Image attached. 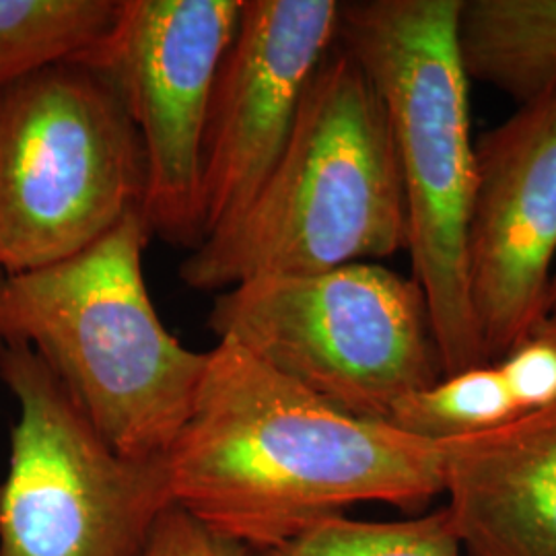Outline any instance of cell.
<instances>
[{"label": "cell", "mask_w": 556, "mask_h": 556, "mask_svg": "<svg viewBox=\"0 0 556 556\" xmlns=\"http://www.w3.org/2000/svg\"><path fill=\"white\" fill-rule=\"evenodd\" d=\"M260 556H464L450 509L400 521L338 516Z\"/></svg>", "instance_id": "obj_15"}, {"label": "cell", "mask_w": 556, "mask_h": 556, "mask_svg": "<svg viewBox=\"0 0 556 556\" xmlns=\"http://www.w3.org/2000/svg\"><path fill=\"white\" fill-rule=\"evenodd\" d=\"M243 0H119L118 20L80 64L110 83L139 132L151 236L202 243V140Z\"/></svg>", "instance_id": "obj_8"}, {"label": "cell", "mask_w": 556, "mask_h": 556, "mask_svg": "<svg viewBox=\"0 0 556 556\" xmlns=\"http://www.w3.org/2000/svg\"><path fill=\"white\" fill-rule=\"evenodd\" d=\"M206 324L219 340L367 420L390 422L404 397L443 378L420 287L371 262L245 280L220 291Z\"/></svg>", "instance_id": "obj_5"}, {"label": "cell", "mask_w": 556, "mask_h": 556, "mask_svg": "<svg viewBox=\"0 0 556 556\" xmlns=\"http://www.w3.org/2000/svg\"><path fill=\"white\" fill-rule=\"evenodd\" d=\"M0 379L20 408L0 482V556L142 555L174 503L167 457L114 452L27 344L0 342Z\"/></svg>", "instance_id": "obj_7"}, {"label": "cell", "mask_w": 556, "mask_h": 556, "mask_svg": "<svg viewBox=\"0 0 556 556\" xmlns=\"http://www.w3.org/2000/svg\"><path fill=\"white\" fill-rule=\"evenodd\" d=\"M462 0L340 2L337 41L386 105L404 186L413 278L443 376L484 365L468 295L466 238L477 181Z\"/></svg>", "instance_id": "obj_4"}, {"label": "cell", "mask_w": 556, "mask_h": 556, "mask_svg": "<svg viewBox=\"0 0 556 556\" xmlns=\"http://www.w3.org/2000/svg\"><path fill=\"white\" fill-rule=\"evenodd\" d=\"M149 238L142 213H130L79 254L0 289V342L36 351L130 459L167 457L208 365L161 321L142 270Z\"/></svg>", "instance_id": "obj_3"}, {"label": "cell", "mask_w": 556, "mask_h": 556, "mask_svg": "<svg viewBox=\"0 0 556 556\" xmlns=\"http://www.w3.org/2000/svg\"><path fill=\"white\" fill-rule=\"evenodd\" d=\"M408 217L386 105L340 43L321 60L258 194L181 262L194 291L316 275L406 250Z\"/></svg>", "instance_id": "obj_2"}, {"label": "cell", "mask_w": 556, "mask_h": 556, "mask_svg": "<svg viewBox=\"0 0 556 556\" xmlns=\"http://www.w3.org/2000/svg\"><path fill=\"white\" fill-rule=\"evenodd\" d=\"M548 312L551 316H556V273L553 277V285H551V301H548Z\"/></svg>", "instance_id": "obj_17"}, {"label": "cell", "mask_w": 556, "mask_h": 556, "mask_svg": "<svg viewBox=\"0 0 556 556\" xmlns=\"http://www.w3.org/2000/svg\"><path fill=\"white\" fill-rule=\"evenodd\" d=\"M439 443L445 507L464 556H556V404Z\"/></svg>", "instance_id": "obj_11"}, {"label": "cell", "mask_w": 556, "mask_h": 556, "mask_svg": "<svg viewBox=\"0 0 556 556\" xmlns=\"http://www.w3.org/2000/svg\"><path fill=\"white\" fill-rule=\"evenodd\" d=\"M338 23L337 0L241 2L202 140V241L238 219L275 169Z\"/></svg>", "instance_id": "obj_10"}, {"label": "cell", "mask_w": 556, "mask_h": 556, "mask_svg": "<svg viewBox=\"0 0 556 556\" xmlns=\"http://www.w3.org/2000/svg\"><path fill=\"white\" fill-rule=\"evenodd\" d=\"M555 258L556 85L477 142L466 275L486 363L551 316Z\"/></svg>", "instance_id": "obj_9"}, {"label": "cell", "mask_w": 556, "mask_h": 556, "mask_svg": "<svg viewBox=\"0 0 556 556\" xmlns=\"http://www.w3.org/2000/svg\"><path fill=\"white\" fill-rule=\"evenodd\" d=\"M4 280H7V275H4V270L0 268V289H2V285H4Z\"/></svg>", "instance_id": "obj_18"}, {"label": "cell", "mask_w": 556, "mask_h": 556, "mask_svg": "<svg viewBox=\"0 0 556 556\" xmlns=\"http://www.w3.org/2000/svg\"><path fill=\"white\" fill-rule=\"evenodd\" d=\"M172 498L268 551L358 503L418 511L443 495V450L367 420L219 340L167 454Z\"/></svg>", "instance_id": "obj_1"}, {"label": "cell", "mask_w": 556, "mask_h": 556, "mask_svg": "<svg viewBox=\"0 0 556 556\" xmlns=\"http://www.w3.org/2000/svg\"><path fill=\"white\" fill-rule=\"evenodd\" d=\"M139 132L110 83L62 62L0 89V268H46L142 213Z\"/></svg>", "instance_id": "obj_6"}, {"label": "cell", "mask_w": 556, "mask_h": 556, "mask_svg": "<svg viewBox=\"0 0 556 556\" xmlns=\"http://www.w3.org/2000/svg\"><path fill=\"white\" fill-rule=\"evenodd\" d=\"M555 404L556 316H548L497 361L404 397L390 425L439 443L495 431Z\"/></svg>", "instance_id": "obj_12"}, {"label": "cell", "mask_w": 556, "mask_h": 556, "mask_svg": "<svg viewBox=\"0 0 556 556\" xmlns=\"http://www.w3.org/2000/svg\"><path fill=\"white\" fill-rule=\"evenodd\" d=\"M478 66L523 103L556 85V0H484L472 23Z\"/></svg>", "instance_id": "obj_14"}, {"label": "cell", "mask_w": 556, "mask_h": 556, "mask_svg": "<svg viewBox=\"0 0 556 556\" xmlns=\"http://www.w3.org/2000/svg\"><path fill=\"white\" fill-rule=\"evenodd\" d=\"M140 556H250V551L178 503H169L155 519Z\"/></svg>", "instance_id": "obj_16"}, {"label": "cell", "mask_w": 556, "mask_h": 556, "mask_svg": "<svg viewBox=\"0 0 556 556\" xmlns=\"http://www.w3.org/2000/svg\"><path fill=\"white\" fill-rule=\"evenodd\" d=\"M118 13L119 0H0V89L83 59Z\"/></svg>", "instance_id": "obj_13"}]
</instances>
